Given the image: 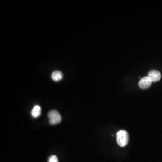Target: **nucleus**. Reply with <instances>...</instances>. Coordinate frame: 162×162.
Masks as SVG:
<instances>
[{"label": "nucleus", "mask_w": 162, "mask_h": 162, "mask_svg": "<svg viewBox=\"0 0 162 162\" xmlns=\"http://www.w3.org/2000/svg\"><path fill=\"white\" fill-rule=\"evenodd\" d=\"M117 141L120 147H125L129 141V135L127 131L122 130L118 131L116 134Z\"/></svg>", "instance_id": "obj_1"}, {"label": "nucleus", "mask_w": 162, "mask_h": 162, "mask_svg": "<svg viewBox=\"0 0 162 162\" xmlns=\"http://www.w3.org/2000/svg\"><path fill=\"white\" fill-rule=\"evenodd\" d=\"M48 117L49 119L50 124L52 125L59 124L62 120L61 116L60 113L56 110H52L49 112Z\"/></svg>", "instance_id": "obj_2"}, {"label": "nucleus", "mask_w": 162, "mask_h": 162, "mask_svg": "<svg viewBox=\"0 0 162 162\" xmlns=\"http://www.w3.org/2000/svg\"><path fill=\"white\" fill-rule=\"evenodd\" d=\"M148 77H149L152 82H157L160 80L161 74L157 70H152L149 72Z\"/></svg>", "instance_id": "obj_3"}, {"label": "nucleus", "mask_w": 162, "mask_h": 162, "mask_svg": "<svg viewBox=\"0 0 162 162\" xmlns=\"http://www.w3.org/2000/svg\"><path fill=\"white\" fill-rule=\"evenodd\" d=\"M152 81L148 77H144L140 80L139 86L141 89H147L150 87Z\"/></svg>", "instance_id": "obj_4"}, {"label": "nucleus", "mask_w": 162, "mask_h": 162, "mask_svg": "<svg viewBox=\"0 0 162 162\" xmlns=\"http://www.w3.org/2000/svg\"><path fill=\"white\" fill-rule=\"evenodd\" d=\"M41 114V108L38 105H36L32 109L31 112V115L33 118H37Z\"/></svg>", "instance_id": "obj_5"}, {"label": "nucleus", "mask_w": 162, "mask_h": 162, "mask_svg": "<svg viewBox=\"0 0 162 162\" xmlns=\"http://www.w3.org/2000/svg\"><path fill=\"white\" fill-rule=\"evenodd\" d=\"M51 77L54 81H57L61 80L63 78V74L61 71H55L52 73Z\"/></svg>", "instance_id": "obj_6"}, {"label": "nucleus", "mask_w": 162, "mask_h": 162, "mask_svg": "<svg viewBox=\"0 0 162 162\" xmlns=\"http://www.w3.org/2000/svg\"><path fill=\"white\" fill-rule=\"evenodd\" d=\"M48 162H59L57 157L56 155L51 156L48 159Z\"/></svg>", "instance_id": "obj_7"}]
</instances>
